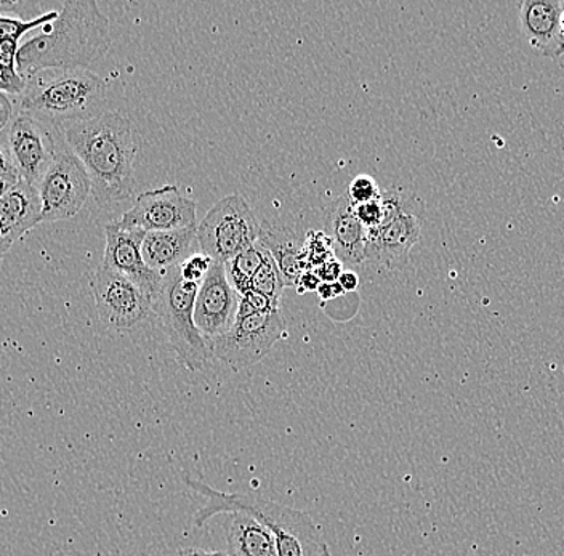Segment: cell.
Instances as JSON below:
<instances>
[{
	"label": "cell",
	"mask_w": 564,
	"mask_h": 556,
	"mask_svg": "<svg viewBox=\"0 0 564 556\" xmlns=\"http://www.w3.org/2000/svg\"><path fill=\"white\" fill-rule=\"evenodd\" d=\"M66 143L86 165L91 198L112 209L133 198L140 135L132 119L116 111L63 129Z\"/></svg>",
	"instance_id": "cell-1"
},
{
	"label": "cell",
	"mask_w": 564,
	"mask_h": 556,
	"mask_svg": "<svg viewBox=\"0 0 564 556\" xmlns=\"http://www.w3.org/2000/svg\"><path fill=\"white\" fill-rule=\"evenodd\" d=\"M108 17L94 0H68L58 17L18 48L17 68L28 80L45 69H87L111 47Z\"/></svg>",
	"instance_id": "cell-2"
},
{
	"label": "cell",
	"mask_w": 564,
	"mask_h": 556,
	"mask_svg": "<svg viewBox=\"0 0 564 556\" xmlns=\"http://www.w3.org/2000/svg\"><path fill=\"white\" fill-rule=\"evenodd\" d=\"M108 86L90 69H45L24 80L17 109L53 129L104 115Z\"/></svg>",
	"instance_id": "cell-3"
},
{
	"label": "cell",
	"mask_w": 564,
	"mask_h": 556,
	"mask_svg": "<svg viewBox=\"0 0 564 556\" xmlns=\"http://www.w3.org/2000/svg\"><path fill=\"white\" fill-rule=\"evenodd\" d=\"M186 484L204 498V505L194 513V526L200 527L220 513H246L271 531L280 556H319V531L306 513L281 503L262 501L245 494L217 491L203 481L188 478Z\"/></svg>",
	"instance_id": "cell-4"
},
{
	"label": "cell",
	"mask_w": 564,
	"mask_h": 556,
	"mask_svg": "<svg viewBox=\"0 0 564 556\" xmlns=\"http://www.w3.org/2000/svg\"><path fill=\"white\" fill-rule=\"evenodd\" d=\"M199 284L183 280L180 266L162 271V286L154 301V313L164 327L172 350L183 368L199 372L212 358L209 341L194 323V304Z\"/></svg>",
	"instance_id": "cell-5"
},
{
	"label": "cell",
	"mask_w": 564,
	"mask_h": 556,
	"mask_svg": "<svg viewBox=\"0 0 564 556\" xmlns=\"http://www.w3.org/2000/svg\"><path fill=\"white\" fill-rule=\"evenodd\" d=\"M262 225L241 195L218 200L197 225L199 251L214 262L227 265L229 260L256 244Z\"/></svg>",
	"instance_id": "cell-6"
},
{
	"label": "cell",
	"mask_w": 564,
	"mask_h": 556,
	"mask_svg": "<svg viewBox=\"0 0 564 556\" xmlns=\"http://www.w3.org/2000/svg\"><path fill=\"white\" fill-rule=\"evenodd\" d=\"M37 192L42 224L76 217L91 196V179L86 165L70 150L63 133L56 144L51 167L39 183Z\"/></svg>",
	"instance_id": "cell-7"
},
{
	"label": "cell",
	"mask_w": 564,
	"mask_h": 556,
	"mask_svg": "<svg viewBox=\"0 0 564 556\" xmlns=\"http://www.w3.org/2000/svg\"><path fill=\"white\" fill-rule=\"evenodd\" d=\"M90 288L98 318L112 332L135 334L158 319L154 302L116 271L98 266L91 274Z\"/></svg>",
	"instance_id": "cell-8"
},
{
	"label": "cell",
	"mask_w": 564,
	"mask_h": 556,
	"mask_svg": "<svg viewBox=\"0 0 564 556\" xmlns=\"http://www.w3.org/2000/svg\"><path fill=\"white\" fill-rule=\"evenodd\" d=\"M284 334L285 319L281 309L253 313L236 319L227 334L210 341L212 357L232 371H245L262 361Z\"/></svg>",
	"instance_id": "cell-9"
},
{
	"label": "cell",
	"mask_w": 564,
	"mask_h": 556,
	"mask_svg": "<svg viewBox=\"0 0 564 556\" xmlns=\"http://www.w3.org/2000/svg\"><path fill=\"white\" fill-rule=\"evenodd\" d=\"M63 130L53 129L34 116L17 109L15 118L0 135L20 178L37 188L55 156Z\"/></svg>",
	"instance_id": "cell-10"
},
{
	"label": "cell",
	"mask_w": 564,
	"mask_h": 556,
	"mask_svg": "<svg viewBox=\"0 0 564 556\" xmlns=\"http://www.w3.org/2000/svg\"><path fill=\"white\" fill-rule=\"evenodd\" d=\"M126 230L171 231L194 227L197 224V206L178 192L176 185H165L141 193L133 206L118 220Z\"/></svg>",
	"instance_id": "cell-11"
},
{
	"label": "cell",
	"mask_w": 564,
	"mask_h": 556,
	"mask_svg": "<svg viewBox=\"0 0 564 556\" xmlns=\"http://www.w3.org/2000/svg\"><path fill=\"white\" fill-rule=\"evenodd\" d=\"M239 298L227 276V266L214 262L199 284L194 304V323L207 341L218 339L231 329L238 316Z\"/></svg>",
	"instance_id": "cell-12"
},
{
	"label": "cell",
	"mask_w": 564,
	"mask_h": 556,
	"mask_svg": "<svg viewBox=\"0 0 564 556\" xmlns=\"http://www.w3.org/2000/svg\"><path fill=\"white\" fill-rule=\"evenodd\" d=\"M105 236L106 246L101 266L129 277L151 301H156L162 286V273L151 270L144 263L141 246L147 231L126 230L119 227L118 220H112L106 225Z\"/></svg>",
	"instance_id": "cell-13"
},
{
	"label": "cell",
	"mask_w": 564,
	"mask_h": 556,
	"mask_svg": "<svg viewBox=\"0 0 564 556\" xmlns=\"http://www.w3.org/2000/svg\"><path fill=\"white\" fill-rule=\"evenodd\" d=\"M422 218L404 214L386 227L366 231L365 262L390 271L403 270L412 248L421 239Z\"/></svg>",
	"instance_id": "cell-14"
},
{
	"label": "cell",
	"mask_w": 564,
	"mask_h": 556,
	"mask_svg": "<svg viewBox=\"0 0 564 556\" xmlns=\"http://www.w3.org/2000/svg\"><path fill=\"white\" fill-rule=\"evenodd\" d=\"M562 0H524L520 9V28L524 41L546 58L564 55Z\"/></svg>",
	"instance_id": "cell-15"
},
{
	"label": "cell",
	"mask_w": 564,
	"mask_h": 556,
	"mask_svg": "<svg viewBox=\"0 0 564 556\" xmlns=\"http://www.w3.org/2000/svg\"><path fill=\"white\" fill-rule=\"evenodd\" d=\"M324 233L333 242L334 253L344 266L355 271L365 263L366 228L355 216L348 195L338 196L324 217Z\"/></svg>",
	"instance_id": "cell-16"
},
{
	"label": "cell",
	"mask_w": 564,
	"mask_h": 556,
	"mask_svg": "<svg viewBox=\"0 0 564 556\" xmlns=\"http://www.w3.org/2000/svg\"><path fill=\"white\" fill-rule=\"evenodd\" d=\"M42 224V206L35 186L20 179L0 198V239L7 249Z\"/></svg>",
	"instance_id": "cell-17"
},
{
	"label": "cell",
	"mask_w": 564,
	"mask_h": 556,
	"mask_svg": "<svg viewBox=\"0 0 564 556\" xmlns=\"http://www.w3.org/2000/svg\"><path fill=\"white\" fill-rule=\"evenodd\" d=\"M196 252H200L197 225L180 230L151 231L144 236L141 246L144 263L159 273L182 265Z\"/></svg>",
	"instance_id": "cell-18"
},
{
	"label": "cell",
	"mask_w": 564,
	"mask_h": 556,
	"mask_svg": "<svg viewBox=\"0 0 564 556\" xmlns=\"http://www.w3.org/2000/svg\"><path fill=\"white\" fill-rule=\"evenodd\" d=\"M305 239V233L289 225H262L259 241L276 262L285 287H295L300 274L306 270Z\"/></svg>",
	"instance_id": "cell-19"
},
{
	"label": "cell",
	"mask_w": 564,
	"mask_h": 556,
	"mask_svg": "<svg viewBox=\"0 0 564 556\" xmlns=\"http://www.w3.org/2000/svg\"><path fill=\"white\" fill-rule=\"evenodd\" d=\"M229 556H280L273 534L246 513H232L228 527Z\"/></svg>",
	"instance_id": "cell-20"
},
{
	"label": "cell",
	"mask_w": 564,
	"mask_h": 556,
	"mask_svg": "<svg viewBox=\"0 0 564 556\" xmlns=\"http://www.w3.org/2000/svg\"><path fill=\"white\" fill-rule=\"evenodd\" d=\"M267 248L262 242L257 241L250 246L245 252L236 255L235 259L227 263V276L231 286L239 295L252 291V281L259 270L262 269L264 260L268 257Z\"/></svg>",
	"instance_id": "cell-21"
},
{
	"label": "cell",
	"mask_w": 564,
	"mask_h": 556,
	"mask_svg": "<svg viewBox=\"0 0 564 556\" xmlns=\"http://www.w3.org/2000/svg\"><path fill=\"white\" fill-rule=\"evenodd\" d=\"M17 39H7L0 42V91L18 97L24 89V80L21 79L17 68L18 56Z\"/></svg>",
	"instance_id": "cell-22"
},
{
	"label": "cell",
	"mask_w": 564,
	"mask_h": 556,
	"mask_svg": "<svg viewBox=\"0 0 564 556\" xmlns=\"http://www.w3.org/2000/svg\"><path fill=\"white\" fill-rule=\"evenodd\" d=\"M285 284L282 280L281 271L278 269L271 253H268L267 260L256 274L252 281V291L257 294H262L264 297L270 298L273 304L281 306L282 292H284Z\"/></svg>",
	"instance_id": "cell-23"
},
{
	"label": "cell",
	"mask_w": 564,
	"mask_h": 556,
	"mask_svg": "<svg viewBox=\"0 0 564 556\" xmlns=\"http://www.w3.org/2000/svg\"><path fill=\"white\" fill-rule=\"evenodd\" d=\"M333 259H337V257H335L329 236L324 231H308L305 239L306 270L319 269L321 265Z\"/></svg>",
	"instance_id": "cell-24"
},
{
	"label": "cell",
	"mask_w": 564,
	"mask_h": 556,
	"mask_svg": "<svg viewBox=\"0 0 564 556\" xmlns=\"http://www.w3.org/2000/svg\"><path fill=\"white\" fill-rule=\"evenodd\" d=\"M56 17H58V12L44 13L41 19L33 21H21L10 19V17H0V42L7 41V39H17V41H20V37L24 36L28 31L45 26V24L55 20Z\"/></svg>",
	"instance_id": "cell-25"
},
{
	"label": "cell",
	"mask_w": 564,
	"mask_h": 556,
	"mask_svg": "<svg viewBox=\"0 0 564 556\" xmlns=\"http://www.w3.org/2000/svg\"><path fill=\"white\" fill-rule=\"evenodd\" d=\"M41 3L35 0H0V17H10L21 21L41 19Z\"/></svg>",
	"instance_id": "cell-26"
},
{
	"label": "cell",
	"mask_w": 564,
	"mask_h": 556,
	"mask_svg": "<svg viewBox=\"0 0 564 556\" xmlns=\"http://www.w3.org/2000/svg\"><path fill=\"white\" fill-rule=\"evenodd\" d=\"M380 193H382V189H380L376 179L370 175H358V177L351 179L347 195L355 206H359V204L370 203V200L379 198Z\"/></svg>",
	"instance_id": "cell-27"
},
{
	"label": "cell",
	"mask_w": 564,
	"mask_h": 556,
	"mask_svg": "<svg viewBox=\"0 0 564 556\" xmlns=\"http://www.w3.org/2000/svg\"><path fill=\"white\" fill-rule=\"evenodd\" d=\"M212 265H214V260L209 255L196 252L180 265V271H182L183 280L188 281V283L200 284L206 274L209 273Z\"/></svg>",
	"instance_id": "cell-28"
},
{
	"label": "cell",
	"mask_w": 564,
	"mask_h": 556,
	"mask_svg": "<svg viewBox=\"0 0 564 556\" xmlns=\"http://www.w3.org/2000/svg\"><path fill=\"white\" fill-rule=\"evenodd\" d=\"M273 309H281V306L273 304L270 298L264 297L262 294L249 291L239 298L238 316H236V319L245 318V316L253 315V313L273 312Z\"/></svg>",
	"instance_id": "cell-29"
},
{
	"label": "cell",
	"mask_w": 564,
	"mask_h": 556,
	"mask_svg": "<svg viewBox=\"0 0 564 556\" xmlns=\"http://www.w3.org/2000/svg\"><path fill=\"white\" fill-rule=\"evenodd\" d=\"M352 206H355V204H352ZM355 216L358 218L359 224L366 228V231L382 227L383 207L380 196L377 199L370 200V203L355 206Z\"/></svg>",
	"instance_id": "cell-30"
},
{
	"label": "cell",
	"mask_w": 564,
	"mask_h": 556,
	"mask_svg": "<svg viewBox=\"0 0 564 556\" xmlns=\"http://www.w3.org/2000/svg\"><path fill=\"white\" fill-rule=\"evenodd\" d=\"M17 112V97L12 98V95L3 94L0 91V135L6 132L7 127L15 118Z\"/></svg>",
	"instance_id": "cell-31"
},
{
	"label": "cell",
	"mask_w": 564,
	"mask_h": 556,
	"mask_svg": "<svg viewBox=\"0 0 564 556\" xmlns=\"http://www.w3.org/2000/svg\"><path fill=\"white\" fill-rule=\"evenodd\" d=\"M0 178L6 179L9 186L15 185L21 179L2 142H0Z\"/></svg>",
	"instance_id": "cell-32"
},
{
	"label": "cell",
	"mask_w": 564,
	"mask_h": 556,
	"mask_svg": "<svg viewBox=\"0 0 564 556\" xmlns=\"http://www.w3.org/2000/svg\"><path fill=\"white\" fill-rule=\"evenodd\" d=\"M313 271H316L321 283H338V277L344 273V263L338 259H333L324 263V265H321L319 269Z\"/></svg>",
	"instance_id": "cell-33"
},
{
	"label": "cell",
	"mask_w": 564,
	"mask_h": 556,
	"mask_svg": "<svg viewBox=\"0 0 564 556\" xmlns=\"http://www.w3.org/2000/svg\"><path fill=\"white\" fill-rule=\"evenodd\" d=\"M321 286V280L317 277L316 271L305 270L300 274L297 284L299 294H306V292H316L317 287Z\"/></svg>",
	"instance_id": "cell-34"
},
{
	"label": "cell",
	"mask_w": 564,
	"mask_h": 556,
	"mask_svg": "<svg viewBox=\"0 0 564 556\" xmlns=\"http://www.w3.org/2000/svg\"><path fill=\"white\" fill-rule=\"evenodd\" d=\"M316 294L319 295L321 301L330 302L340 297V295H345V291L338 283H321Z\"/></svg>",
	"instance_id": "cell-35"
},
{
	"label": "cell",
	"mask_w": 564,
	"mask_h": 556,
	"mask_svg": "<svg viewBox=\"0 0 564 556\" xmlns=\"http://www.w3.org/2000/svg\"><path fill=\"white\" fill-rule=\"evenodd\" d=\"M338 284H340L341 288H344L345 294H350V292L358 291L359 287V276L356 271L352 270H344L341 276L338 277Z\"/></svg>",
	"instance_id": "cell-36"
},
{
	"label": "cell",
	"mask_w": 564,
	"mask_h": 556,
	"mask_svg": "<svg viewBox=\"0 0 564 556\" xmlns=\"http://www.w3.org/2000/svg\"><path fill=\"white\" fill-rule=\"evenodd\" d=\"M175 556H229L228 552L206 550V548H180Z\"/></svg>",
	"instance_id": "cell-37"
},
{
	"label": "cell",
	"mask_w": 564,
	"mask_h": 556,
	"mask_svg": "<svg viewBox=\"0 0 564 556\" xmlns=\"http://www.w3.org/2000/svg\"><path fill=\"white\" fill-rule=\"evenodd\" d=\"M10 186L7 185L6 179L0 178V198H2L3 195H6L7 189H9Z\"/></svg>",
	"instance_id": "cell-38"
},
{
	"label": "cell",
	"mask_w": 564,
	"mask_h": 556,
	"mask_svg": "<svg viewBox=\"0 0 564 556\" xmlns=\"http://www.w3.org/2000/svg\"><path fill=\"white\" fill-rule=\"evenodd\" d=\"M319 556H333L330 555V550L329 547H327V544H323V547H321Z\"/></svg>",
	"instance_id": "cell-39"
},
{
	"label": "cell",
	"mask_w": 564,
	"mask_h": 556,
	"mask_svg": "<svg viewBox=\"0 0 564 556\" xmlns=\"http://www.w3.org/2000/svg\"><path fill=\"white\" fill-rule=\"evenodd\" d=\"M0 251L6 253L9 252V249H7L6 246H3L2 239H0Z\"/></svg>",
	"instance_id": "cell-40"
},
{
	"label": "cell",
	"mask_w": 564,
	"mask_h": 556,
	"mask_svg": "<svg viewBox=\"0 0 564 556\" xmlns=\"http://www.w3.org/2000/svg\"><path fill=\"white\" fill-rule=\"evenodd\" d=\"M562 33H563V36H564V12H563V15H562Z\"/></svg>",
	"instance_id": "cell-41"
},
{
	"label": "cell",
	"mask_w": 564,
	"mask_h": 556,
	"mask_svg": "<svg viewBox=\"0 0 564 556\" xmlns=\"http://www.w3.org/2000/svg\"><path fill=\"white\" fill-rule=\"evenodd\" d=\"M3 255H6V252L0 251V263H2Z\"/></svg>",
	"instance_id": "cell-42"
}]
</instances>
